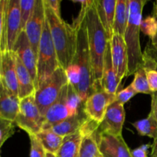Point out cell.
Instances as JSON below:
<instances>
[{
  "instance_id": "6da1fadb",
  "label": "cell",
  "mask_w": 157,
  "mask_h": 157,
  "mask_svg": "<svg viewBox=\"0 0 157 157\" xmlns=\"http://www.w3.org/2000/svg\"><path fill=\"white\" fill-rule=\"evenodd\" d=\"M78 2L81 4V9L73 25L76 30V48L71 64L78 67L81 72V82L77 92L82 101L85 102L90 94L97 91L84 21V15L90 1L85 0Z\"/></svg>"
},
{
  "instance_id": "7a4b0ae2",
  "label": "cell",
  "mask_w": 157,
  "mask_h": 157,
  "mask_svg": "<svg viewBox=\"0 0 157 157\" xmlns=\"http://www.w3.org/2000/svg\"><path fill=\"white\" fill-rule=\"evenodd\" d=\"M87 41L93 67L94 78L97 91L102 90L101 81L102 78L104 60L109 41L105 29L103 27L97 11L95 0L90 1L84 15Z\"/></svg>"
},
{
  "instance_id": "3957f363",
  "label": "cell",
  "mask_w": 157,
  "mask_h": 157,
  "mask_svg": "<svg viewBox=\"0 0 157 157\" xmlns=\"http://www.w3.org/2000/svg\"><path fill=\"white\" fill-rule=\"evenodd\" d=\"M44 3L45 16L57 53L60 67L66 70L71 64L76 48V30L74 25L58 18L48 5Z\"/></svg>"
},
{
  "instance_id": "277c9868",
  "label": "cell",
  "mask_w": 157,
  "mask_h": 157,
  "mask_svg": "<svg viewBox=\"0 0 157 157\" xmlns=\"http://www.w3.org/2000/svg\"><path fill=\"white\" fill-rule=\"evenodd\" d=\"M147 2L146 0H129V18L124 35L128 56L127 76L134 75L138 68L144 65L140 33L143 10Z\"/></svg>"
},
{
  "instance_id": "5b68a950",
  "label": "cell",
  "mask_w": 157,
  "mask_h": 157,
  "mask_svg": "<svg viewBox=\"0 0 157 157\" xmlns=\"http://www.w3.org/2000/svg\"><path fill=\"white\" fill-rule=\"evenodd\" d=\"M58 67H60V64L46 18L37 56V81L35 88H38L43 82L48 79Z\"/></svg>"
},
{
  "instance_id": "8992f818",
  "label": "cell",
  "mask_w": 157,
  "mask_h": 157,
  "mask_svg": "<svg viewBox=\"0 0 157 157\" xmlns=\"http://www.w3.org/2000/svg\"><path fill=\"white\" fill-rule=\"evenodd\" d=\"M67 84L68 80L65 70L60 67L36 89L35 102L43 117L49 107L58 99L63 87Z\"/></svg>"
},
{
  "instance_id": "52a82bcc",
  "label": "cell",
  "mask_w": 157,
  "mask_h": 157,
  "mask_svg": "<svg viewBox=\"0 0 157 157\" xmlns=\"http://www.w3.org/2000/svg\"><path fill=\"white\" fill-rule=\"evenodd\" d=\"M14 123L29 135H35L42 130L44 117L37 106L35 95L20 100L19 112Z\"/></svg>"
},
{
  "instance_id": "ba28073f",
  "label": "cell",
  "mask_w": 157,
  "mask_h": 157,
  "mask_svg": "<svg viewBox=\"0 0 157 157\" xmlns=\"http://www.w3.org/2000/svg\"><path fill=\"white\" fill-rule=\"evenodd\" d=\"M20 0H6L5 30L0 52H12L21 30Z\"/></svg>"
},
{
  "instance_id": "9c48e42d",
  "label": "cell",
  "mask_w": 157,
  "mask_h": 157,
  "mask_svg": "<svg viewBox=\"0 0 157 157\" xmlns=\"http://www.w3.org/2000/svg\"><path fill=\"white\" fill-rule=\"evenodd\" d=\"M45 20L44 0H36L33 13L24 30L36 58L38 56V47Z\"/></svg>"
},
{
  "instance_id": "30bf717a",
  "label": "cell",
  "mask_w": 157,
  "mask_h": 157,
  "mask_svg": "<svg viewBox=\"0 0 157 157\" xmlns=\"http://www.w3.org/2000/svg\"><path fill=\"white\" fill-rule=\"evenodd\" d=\"M116 95L110 94L101 90L90 94L84 104V113L93 121L101 124L104 117L107 109L114 102Z\"/></svg>"
},
{
  "instance_id": "8fae6325",
  "label": "cell",
  "mask_w": 157,
  "mask_h": 157,
  "mask_svg": "<svg viewBox=\"0 0 157 157\" xmlns=\"http://www.w3.org/2000/svg\"><path fill=\"white\" fill-rule=\"evenodd\" d=\"M125 116L124 105L115 101L107 109L104 119L99 124L97 134L105 133L112 136H121Z\"/></svg>"
},
{
  "instance_id": "7c38bea8",
  "label": "cell",
  "mask_w": 157,
  "mask_h": 157,
  "mask_svg": "<svg viewBox=\"0 0 157 157\" xmlns=\"http://www.w3.org/2000/svg\"><path fill=\"white\" fill-rule=\"evenodd\" d=\"M96 140L103 157H133L122 135L116 136L101 133L96 134Z\"/></svg>"
},
{
  "instance_id": "4fadbf2b",
  "label": "cell",
  "mask_w": 157,
  "mask_h": 157,
  "mask_svg": "<svg viewBox=\"0 0 157 157\" xmlns=\"http://www.w3.org/2000/svg\"><path fill=\"white\" fill-rule=\"evenodd\" d=\"M110 43L113 69L118 80L121 82L127 76L128 69V56L124 36L113 34Z\"/></svg>"
},
{
  "instance_id": "5bb4252c",
  "label": "cell",
  "mask_w": 157,
  "mask_h": 157,
  "mask_svg": "<svg viewBox=\"0 0 157 157\" xmlns=\"http://www.w3.org/2000/svg\"><path fill=\"white\" fill-rule=\"evenodd\" d=\"M0 79L11 93L18 97L14 52L4 51L0 52Z\"/></svg>"
},
{
  "instance_id": "9a60e30c",
  "label": "cell",
  "mask_w": 157,
  "mask_h": 157,
  "mask_svg": "<svg viewBox=\"0 0 157 157\" xmlns=\"http://www.w3.org/2000/svg\"><path fill=\"white\" fill-rule=\"evenodd\" d=\"M12 52H15L30 73L35 86L37 81V58L34 53L30 42L25 31L20 33ZM36 89V88H35Z\"/></svg>"
},
{
  "instance_id": "2e32d148",
  "label": "cell",
  "mask_w": 157,
  "mask_h": 157,
  "mask_svg": "<svg viewBox=\"0 0 157 157\" xmlns=\"http://www.w3.org/2000/svg\"><path fill=\"white\" fill-rule=\"evenodd\" d=\"M67 85L66 84L61 90L58 99L51 106L44 114V123L42 130H47L52 126L61 122L68 117L71 116L67 106Z\"/></svg>"
},
{
  "instance_id": "e0dca14e",
  "label": "cell",
  "mask_w": 157,
  "mask_h": 157,
  "mask_svg": "<svg viewBox=\"0 0 157 157\" xmlns=\"http://www.w3.org/2000/svg\"><path fill=\"white\" fill-rule=\"evenodd\" d=\"M19 98L11 93L0 79V118L15 122L19 112Z\"/></svg>"
},
{
  "instance_id": "ac0fdd59",
  "label": "cell",
  "mask_w": 157,
  "mask_h": 157,
  "mask_svg": "<svg viewBox=\"0 0 157 157\" xmlns=\"http://www.w3.org/2000/svg\"><path fill=\"white\" fill-rule=\"evenodd\" d=\"M121 84V81L118 80L114 71L112 62L110 43L108 42L104 60L102 78L101 81V87L103 90L110 94L116 95L118 92V88Z\"/></svg>"
},
{
  "instance_id": "d6986e66",
  "label": "cell",
  "mask_w": 157,
  "mask_h": 157,
  "mask_svg": "<svg viewBox=\"0 0 157 157\" xmlns=\"http://www.w3.org/2000/svg\"><path fill=\"white\" fill-rule=\"evenodd\" d=\"M95 4L100 21L105 29L109 41H110L113 35V28L117 0H95Z\"/></svg>"
},
{
  "instance_id": "ffe728a7",
  "label": "cell",
  "mask_w": 157,
  "mask_h": 157,
  "mask_svg": "<svg viewBox=\"0 0 157 157\" xmlns=\"http://www.w3.org/2000/svg\"><path fill=\"white\" fill-rule=\"evenodd\" d=\"M15 60L18 87V98L21 100L26 97L35 95L36 89L30 73L15 53Z\"/></svg>"
},
{
  "instance_id": "44dd1931",
  "label": "cell",
  "mask_w": 157,
  "mask_h": 157,
  "mask_svg": "<svg viewBox=\"0 0 157 157\" xmlns=\"http://www.w3.org/2000/svg\"><path fill=\"white\" fill-rule=\"evenodd\" d=\"M87 118V117L83 110L78 114L68 117L61 122L52 126L47 130H52L56 134L64 137L79 130Z\"/></svg>"
},
{
  "instance_id": "7402d4cb",
  "label": "cell",
  "mask_w": 157,
  "mask_h": 157,
  "mask_svg": "<svg viewBox=\"0 0 157 157\" xmlns=\"http://www.w3.org/2000/svg\"><path fill=\"white\" fill-rule=\"evenodd\" d=\"M82 135L80 130L64 137L62 144L55 154L56 157H78Z\"/></svg>"
},
{
  "instance_id": "603a6c76",
  "label": "cell",
  "mask_w": 157,
  "mask_h": 157,
  "mask_svg": "<svg viewBox=\"0 0 157 157\" xmlns=\"http://www.w3.org/2000/svg\"><path fill=\"white\" fill-rule=\"evenodd\" d=\"M129 18V0H117L113 32L124 36Z\"/></svg>"
},
{
  "instance_id": "cb8c5ba5",
  "label": "cell",
  "mask_w": 157,
  "mask_h": 157,
  "mask_svg": "<svg viewBox=\"0 0 157 157\" xmlns=\"http://www.w3.org/2000/svg\"><path fill=\"white\" fill-rule=\"evenodd\" d=\"M35 136L42 144L46 152L55 155L61 147L64 140V137L56 134L50 130H42L35 134Z\"/></svg>"
},
{
  "instance_id": "d4e9b609",
  "label": "cell",
  "mask_w": 157,
  "mask_h": 157,
  "mask_svg": "<svg viewBox=\"0 0 157 157\" xmlns=\"http://www.w3.org/2000/svg\"><path fill=\"white\" fill-rule=\"evenodd\" d=\"M133 126L140 136H147L155 140L157 138V121L152 113L145 119L133 123Z\"/></svg>"
},
{
  "instance_id": "484cf974",
  "label": "cell",
  "mask_w": 157,
  "mask_h": 157,
  "mask_svg": "<svg viewBox=\"0 0 157 157\" xmlns=\"http://www.w3.org/2000/svg\"><path fill=\"white\" fill-rule=\"evenodd\" d=\"M78 157H103L95 136H82Z\"/></svg>"
},
{
  "instance_id": "4316f807",
  "label": "cell",
  "mask_w": 157,
  "mask_h": 157,
  "mask_svg": "<svg viewBox=\"0 0 157 157\" xmlns=\"http://www.w3.org/2000/svg\"><path fill=\"white\" fill-rule=\"evenodd\" d=\"M67 106L71 114L76 115L84 110V102L82 101L80 95L75 89V87L68 83L67 94Z\"/></svg>"
},
{
  "instance_id": "83f0119b",
  "label": "cell",
  "mask_w": 157,
  "mask_h": 157,
  "mask_svg": "<svg viewBox=\"0 0 157 157\" xmlns=\"http://www.w3.org/2000/svg\"><path fill=\"white\" fill-rule=\"evenodd\" d=\"M133 87L138 93L144 94H153V92L150 90V86H149L148 81H147V72H146L144 66H141L138 70L136 71V73L134 74V79L133 82Z\"/></svg>"
},
{
  "instance_id": "f1b7e54d",
  "label": "cell",
  "mask_w": 157,
  "mask_h": 157,
  "mask_svg": "<svg viewBox=\"0 0 157 157\" xmlns=\"http://www.w3.org/2000/svg\"><path fill=\"white\" fill-rule=\"evenodd\" d=\"M20 16H21V30H25L26 24L33 13L36 0H20Z\"/></svg>"
},
{
  "instance_id": "f546056e",
  "label": "cell",
  "mask_w": 157,
  "mask_h": 157,
  "mask_svg": "<svg viewBox=\"0 0 157 157\" xmlns=\"http://www.w3.org/2000/svg\"><path fill=\"white\" fill-rule=\"evenodd\" d=\"M140 32L152 39L157 32V19L156 17L150 15L142 19L140 23Z\"/></svg>"
},
{
  "instance_id": "4dcf8cb0",
  "label": "cell",
  "mask_w": 157,
  "mask_h": 157,
  "mask_svg": "<svg viewBox=\"0 0 157 157\" xmlns=\"http://www.w3.org/2000/svg\"><path fill=\"white\" fill-rule=\"evenodd\" d=\"M15 124L14 122L5 121L0 118V146L2 147L4 143L15 133Z\"/></svg>"
},
{
  "instance_id": "1f68e13d",
  "label": "cell",
  "mask_w": 157,
  "mask_h": 157,
  "mask_svg": "<svg viewBox=\"0 0 157 157\" xmlns=\"http://www.w3.org/2000/svg\"><path fill=\"white\" fill-rule=\"evenodd\" d=\"M31 143L30 157H45L46 151L35 135H29Z\"/></svg>"
},
{
  "instance_id": "d6a6232c",
  "label": "cell",
  "mask_w": 157,
  "mask_h": 157,
  "mask_svg": "<svg viewBox=\"0 0 157 157\" xmlns=\"http://www.w3.org/2000/svg\"><path fill=\"white\" fill-rule=\"evenodd\" d=\"M136 94H137V92L134 89L133 84H130L128 87L124 88V90L117 92V94H116V100L115 101L124 105V104L130 101Z\"/></svg>"
},
{
  "instance_id": "836d02e7",
  "label": "cell",
  "mask_w": 157,
  "mask_h": 157,
  "mask_svg": "<svg viewBox=\"0 0 157 157\" xmlns=\"http://www.w3.org/2000/svg\"><path fill=\"white\" fill-rule=\"evenodd\" d=\"M145 70L150 90L153 93H156L157 92V70L155 68H145Z\"/></svg>"
},
{
  "instance_id": "e575fe53",
  "label": "cell",
  "mask_w": 157,
  "mask_h": 157,
  "mask_svg": "<svg viewBox=\"0 0 157 157\" xmlns=\"http://www.w3.org/2000/svg\"><path fill=\"white\" fill-rule=\"evenodd\" d=\"M5 5H6V0H0V50H1L5 30V15H6Z\"/></svg>"
},
{
  "instance_id": "d590c367",
  "label": "cell",
  "mask_w": 157,
  "mask_h": 157,
  "mask_svg": "<svg viewBox=\"0 0 157 157\" xmlns=\"http://www.w3.org/2000/svg\"><path fill=\"white\" fill-rule=\"evenodd\" d=\"M150 144H144L135 150H131V154L133 157H148V150L151 148Z\"/></svg>"
},
{
  "instance_id": "8d00e7d4",
  "label": "cell",
  "mask_w": 157,
  "mask_h": 157,
  "mask_svg": "<svg viewBox=\"0 0 157 157\" xmlns=\"http://www.w3.org/2000/svg\"><path fill=\"white\" fill-rule=\"evenodd\" d=\"M45 2L49 6V7L52 9L55 15L58 18H61V10H60V5H61V1L59 0H44Z\"/></svg>"
},
{
  "instance_id": "74e56055",
  "label": "cell",
  "mask_w": 157,
  "mask_h": 157,
  "mask_svg": "<svg viewBox=\"0 0 157 157\" xmlns=\"http://www.w3.org/2000/svg\"><path fill=\"white\" fill-rule=\"evenodd\" d=\"M144 55H146V56L149 57V58H152L153 61H155L156 62H157V50L156 49H155L151 45L150 41L148 42L145 50H144Z\"/></svg>"
},
{
  "instance_id": "f35d334b",
  "label": "cell",
  "mask_w": 157,
  "mask_h": 157,
  "mask_svg": "<svg viewBox=\"0 0 157 157\" xmlns=\"http://www.w3.org/2000/svg\"><path fill=\"white\" fill-rule=\"evenodd\" d=\"M152 96V101H151V110L150 113L153 115L155 119L157 121V92L153 93Z\"/></svg>"
},
{
  "instance_id": "ab89813d",
  "label": "cell",
  "mask_w": 157,
  "mask_h": 157,
  "mask_svg": "<svg viewBox=\"0 0 157 157\" xmlns=\"http://www.w3.org/2000/svg\"><path fill=\"white\" fill-rule=\"evenodd\" d=\"M152 151L150 157H157V138L154 140L153 144H152Z\"/></svg>"
},
{
  "instance_id": "60d3db41",
  "label": "cell",
  "mask_w": 157,
  "mask_h": 157,
  "mask_svg": "<svg viewBox=\"0 0 157 157\" xmlns=\"http://www.w3.org/2000/svg\"><path fill=\"white\" fill-rule=\"evenodd\" d=\"M156 19H157V18H156ZM150 43L151 44V45L153 46L155 49H156L157 50V32H156V35H155V36L153 37L152 39H150Z\"/></svg>"
},
{
  "instance_id": "b9f144b4",
  "label": "cell",
  "mask_w": 157,
  "mask_h": 157,
  "mask_svg": "<svg viewBox=\"0 0 157 157\" xmlns=\"http://www.w3.org/2000/svg\"><path fill=\"white\" fill-rule=\"evenodd\" d=\"M153 15L157 18V1L153 3Z\"/></svg>"
},
{
  "instance_id": "7bdbcfd3",
  "label": "cell",
  "mask_w": 157,
  "mask_h": 157,
  "mask_svg": "<svg viewBox=\"0 0 157 157\" xmlns=\"http://www.w3.org/2000/svg\"><path fill=\"white\" fill-rule=\"evenodd\" d=\"M45 157H56V156H55V154H52V153H48V152H46Z\"/></svg>"
},
{
  "instance_id": "ee69618b",
  "label": "cell",
  "mask_w": 157,
  "mask_h": 157,
  "mask_svg": "<svg viewBox=\"0 0 157 157\" xmlns=\"http://www.w3.org/2000/svg\"><path fill=\"white\" fill-rule=\"evenodd\" d=\"M156 69L157 70V62H156Z\"/></svg>"
},
{
  "instance_id": "f6af8a7d",
  "label": "cell",
  "mask_w": 157,
  "mask_h": 157,
  "mask_svg": "<svg viewBox=\"0 0 157 157\" xmlns=\"http://www.w3.org/2000/svg\"><path fill=\"white\" fill-rule=\"evenodd\" d=\"M1 147H1V146H0V149H1Z\"/></svg>"
}]
</instances>
